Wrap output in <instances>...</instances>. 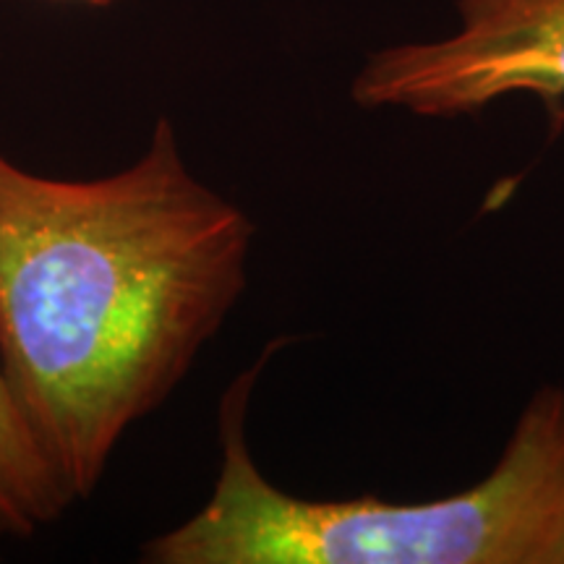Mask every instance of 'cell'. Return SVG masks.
<instances>
[{
	"instance_id": "6da1fadb",
	"label": "cell",
	"mask_w": 564,
	"mask_h": 564,
	"mask_svg": "<svg viewBox=\"0 0 564 564\" xmlns=\"http://www.w3.org/2000/svg\"><path fill=\"white\" fill-rule=\"evenodd\" d=\"M253 238L251 217L192 173L167 118L102 178H51L0 152V371L74 502L220 333Z\"/></svg>"
},
{
	"instance_id": "7a4b0ae2",
	"label": "cell",
	"mask_w": 564,
	"mask_h": 564,
	"mask_svg": "<svg viewBox=\"0 0 564 564\" xmlns=\"http://www.w3.org/2000/svg\"><path fill=\"white\" fill-rule=\"evenodd\" d=\"M278 343L220 403V476L194 518L141 552L152 564H564V390L533 392L491 474L429 502L303 499L253 463V384Z\"/></svg>"
},
{
	"instance_id": "3957f363",
	"label": "cell",
	"mask_w": 564,
	"mask_h": 564,
	"mask_svg": "<svg viewBox=\"0 0 564 564\" xmlns=\"http://www.w3.org/2000/svg\"><path fill=\"white\" fill-rule=\"evenodd\" d=\"M460 30L373 53L352 82L361 108L474 116L510 95L564 100V0H460Z\"/></svg>"
},
{
	"instance_id": "277c9868",
	"label": "cell",
	"mask_w": 564,
	"mask_h": 564,
	"mask_svg": "<svg viewBox=\"0 0 564 564\" xmlns=\"http://www.w3.org/2000/svg\"><path fill=\"white\" fill-rule=\"evenodd\" d=\"M70 502L0 371V539H30L58 520Z\"/></svg>"
},
{
	"instance_id": "5b68a950",
	"label": "cell",
	"mask_w": 564,
	"mask_h": 564,
	"mask_svg": "<svg viewBox=\"0 0 564 564\" xmlns=\"http://www.w3.org/2000/svg\"><path fill=\"white\" fill-rule=\"evenodd\" d=\"M74 3H87V6H108L112 0H74Z\"/></svg>"
}]
</instances>
